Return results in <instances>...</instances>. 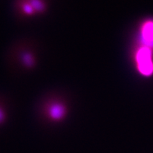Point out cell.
<instances>
[{"label":"cell","mask_w":153,"mask_h":153,"mask_svg":"<svg viewBox=\"0 0 153 153\" xmlns=\"http://www.w3.org/2000/svg\"><path fill=\"white\" fill-rule=\"evenodd\" d=\"M38 44L30 38H20L8 47L5 55V63L12 73L31 71L38 63Z\"/></svg>","instance_id":"1"},{"label":"cell","mask_w":153,"mask_h":153,"mask_svg":"<svg viewBox=\"0 0 153 153\" xmlns=\"http://www.w3.org/2000/svg\"><path fill=\"white\" fill-rule=\"evenodd\" d=\"M40 111L52 121L62 120L68 113V104L65 96L57 91L48 93L40 102Z\"/></svg>","instance_id":"2"},{"label":"cell","mask_w":153,"mask_h":153,"mask_svg":"<svg viewBox=\"0 0 153 153\" xmlns=\"http://www.w3.org/2000/svg\"><path fill=\"white\" fill-rule=\"evenodd\" d=\"M133 60L137 72L143 77L153 75V50L137 44L133 53Z\"/></svg>","instance_id":"3"},{"label":"cell","mask_w":153,"mask_h":153,"mask_svg":"<svg viewBox=\"0 0 153 153\" xmlns=\"http://www.w3.org/2000/svg\"><path fill=\"white\" fill-rule=\"evenodd\" d=\"M12 9L17 21H25L36 17V14L28 0H13Z\"/></svg>","instance_id":"4"},{"label":"cell","mask_w":153,"mask_h":153,"mask_svg":"<svg viewBox=\"0 0 153 153\" xmlns=\"http://www.w3.org/2000/svg\"><path fill=\"white\" fill-rule=\"evenodd\" d=\"M137 44L144 45L153 50V19H147L140 25Z\"/></svg>","instance_id":"5"},{"label":"cell","mask_w":153,"mask_h":153,"mask_svg":"<svg viewBox=\"0 0 153 153\" xmlns=\"http://www.w3.org/2000/svg\"><path fill=\"white\" fill-rule=\"evenodd\" d=\"M36 14V16H44L49 10V0H28Z\"/></svg>","instance_id":"6"},{"label":"cell","mask_w":153,"mask_h":153,"mask_svg":"<svg viewBox=\"0 0 153 153\" xmlns=\"http://www.w3.org/2000/svg\"><path fill=\"white\" fill-rule=\"evenodd\" d=\"M5 118H6V111L5 109H4V107H3L1 102L0 101V123H3L4 121Z\"/></svg>","instance_id":"7"}]
</instances>
